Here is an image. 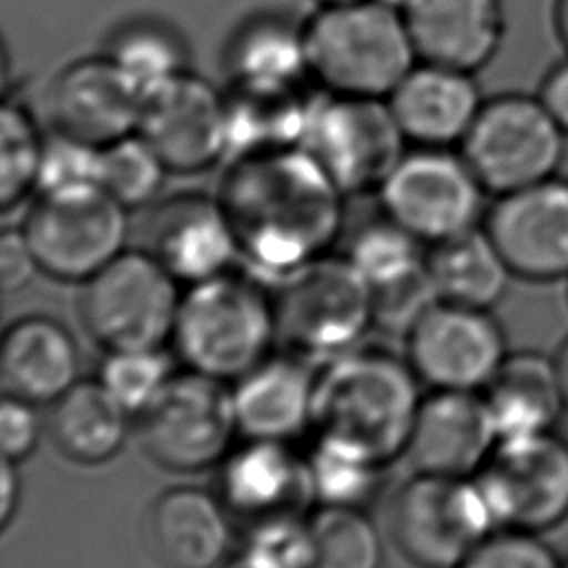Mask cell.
<instances>
[{
  "label": "cell",
  "instance_id": "52a82bcc",
  "mask_svg": "<svg viewBox=\"0 0 568 568\" xmlns=\"http://www.w3.org/2000/svg\"><path fill=\"white\" fill-rule=\"evenodd\" d=\"M388 524L397 550L417 568H459L499 530L475 477L430 473L397 488Z\"/></svg>",
  "mask_w": 568,
  "mask_h": 568
},
{
  "label": "cell",
  "instance_id": "ab89813d",
  "mask_svg": "<svg viewBox=\"0 0 568 568\" xmlns=\"http://www.w3.org/2000/svg\"><path fill=\"white\" fill-rule=\"evenodd\" d=\"M459 568H568V559L546 541V535L497 530Z\"/></svg>",
  "mask_w": 568,
  "mask_h": 568
},
{
  "label": "cell",
  "instance_id": "cb8c5ba5",
  "mask_svg": "<svg viewBox=\"0 0 568 568\" xmlns=\"http://www.w3.org/2000/svg\"><path fill=\"white\" fill-rule=\"evenodd\" d=\"M231 517L217 493L173 486L151 501L144 535L166 568H220L233 555Z\"/></svg>",
  "mask_w": 568,
  "mask_h": 568
},
{
  "label": "cell",
  "instance_id": "3957f363",
  "mask_svg": "<svg viewBox=\"0 0 568 568\" xmlns=\"http://www.w3.org/2000/svg\"><path fill=\"white\" fill-rule=\"evenodd\" d=\"M277 337L266 284L246 271H226L186 286L171 342L184 368L233 384L273 353Z\"/></svg>",
  "mask_w": 568,
  "mask_h": 568
},
{
  "label": "cell",
  "instance_id": "ac0fdd59",
  "mask_svg": "<svg viewBox=\"0 0 568 568\" xmlns=\"http://www.w3.org/2000/svg\"><path fill=\"white\" fill-rule=\"evenodd\" d=\"M495 446L497 430L481 393L428 390L404 457L415 473L475 477Z\"/></svg>",
  "mask_w": 568,
  "mask_h": 568
},
{
  "label": "cell",
  "instance_id": "83f0119b",
  "mask_svg": "<svg viewBox=\"0 0 568 568\" xmlns=\"http://www.w3.org/2000/svg\"><path fill=\"white\" fill-rule=\"evenodd\" d=\"M426 268L444 302L493 311L515 280L484 226L426 246Z\"/></svg>",
  "mask_w": 568,
  "mask_h": 568
},
{
  "label": "cell",
  "instance_id": "277c9868",
  "mask_svg": "<svg viewBox=\"0 0 568 568\" xmlns=\"http://www.w3.org/2000/svg\"><path fill=\"white\" fill-rule=\"evenodd\" d=\"M302 29L308 73L328 93L386 100L417 62L402 11L382 0L320 7Z\"/></svg>",
  "mask_w": 568,
  "mask_h": 568
},
{
  "label": "cell",
  "instance_id": "f35d334b",
  "mask_svg": "<svg viewBox=\"0 0 568 568\" xmlns=\"http://www.w3.org/2000/svg\"><path fill=\"white\" fill-rule=\"evenodd\" d=\"M98 173L100 146L60 133L55 129L49 135H44V151L36 193L98 184Z\"/></svg>",
  "mask_w": 568,
  "mask_h": 568
},
{
  "label": "cell",
  "instance_id": "c3c4849f",
  "mask_svg": "<svg viewBox=\"0 0 568 568\" xmlns=\"http://www.w3.org/2000/svg\"><path fill=\"white\" fill-rule=\"evenodd\" d=\"M320 7H337V4H351V2H359V0H315Z\"/></svg>",
  "mask_w": 568,
  "mask_h": 568
},
{
  "label": "cell",
  "instance_id": "d4e9b609",
  "mask_svg": "<svg viewBox=\"0 0 568 568\" xmlns=\"http://www.w3.org/2000/svg\"><path fill=\"white\" fill-rule=\"evenodd\" d=\"M4 393L38 406L53 404L80 382V348L55 317L24 315L11 322L0 344Z\"/></svg>",
  "mask_w": 568,
  "mask_h": 568
},
{
  "label": "cell",
  "instance_id": "4dcf8cb0",
  "mask_svg": "<svg viewBox=\"0 0 568 568\" xmlns=\"http://www.w3.org/2000/svg\"><path fill=\"white\" fill-rule=\"evenodd\" d=\"M313 499L320 506H359L375 497L386 466L364 448L317 433L306 453Z\"/></svg>",
  "mask_w": 568,
  "mask_h": 568
},
{
  "label": "cell",
  "instance_id": "60d3db41",
  "mask_svg": "<svg viewBox=\"0 0 568 568\" xmlns=\"http://www.w3.org/2000/svg\"><path fill=\"white\" fill-rule=\"evenodd\" d=\"M44 433V422L38 404L4 393L0 402V450L2 459L24 462L38 446Z\"/></svg>",
  "mask_w": 568,
  "mask_h": 568
},
{
  "label": "cell",
  "instance_id": "4316f807",
  "mask_svg": "<svg viewBox=\"0 0 568 568\" xmlns=\"http://www.w3.org/2000/svg\"><path fill=\"white\" fill-rule=\"evenodd\" d=\"M133 417L93 379H80L51 404L49 430L73 464L100 466L122 453Z\"/></svg>",
  "mask_w": 568,
  "mask_h": 568
},
{
  "label": "cell",
  "instance_id": "2e32d148",
  "mask_svg": "<svg viewBox=\"0 0 568 568\" xmlns=\"http://www.w3.org/2000/svg\"><path fill=\"white\" fill-rule=\"evenodd\" d=\"M481 226L504 255L515 280L532 284L568 280L566 178L555 175L539 184L497 195Z\"/></svg>",
  "mask_w": 568,
  "mask_h": 568
},
{
  "label": "cell",
  "instance_id": "f6af8a7d",
  "mask_svg": "<svg viewBox=\"0 0 568 568\" xmlns=\"http://www.w3.org/2000/svg\"><path fill=\"white\" fill-rule=\"evenodd\" d=\"M552 362H555L564 406H566V413H568V335H564V339L557 344V348L552 353Z\"/></svg>",
  "mask_w": 568,
  "mask_h": 568
},
{
  "label": "cell",
  "instance_id": "681fc988",
  "mask_svg": "<svg viewBox=\"0 0 568 568\" xmlns=\"http://www.w3.org/2000/svg\"><path fill=\"white\" fill-rule=\"evenodd\" d=\"M566 284H568V280H566Z\"/></svg>",
  "mask_w": 568,
  "mask_h": 568
},
{
  "label": "cell",
  "instance_id": "e575fe53",
  "mask_svg": "<svg viewBox=\"0 0 568 568\" xmlns=\"http://www.w3.org/2000/svg\"><path fill=\"white\" fill-rule=\"evenodd\" d=\"M173 359L158 348L104 351L95 379L133 417L140 419L175 375Z\"/></svg>",
  "mask_w": 568,
  "mask_h": 568
},
{
  "label": "cell",
  "instance_id": "7a4b0ae2",
  "mask_svg": "<svg viewBox=\"0 0 568 568\" xmlns=\"http://www.w3.org/2000/svg\"><path fill=\"white\" fill-rule=\"evenodd\" d=\"M422 386L406 357L357 346L317 366L313 428L388 466L406 453Z\"/></svg>",
  "mask_w": 568,
  "mask_h": 568
},
{
  "label": "cell",
  "instance_id": "7dc6e473",
  "mask_svg": "<svg viewBox=\"0 0 568 568\" xmlns=\"http://www.w3.org/2000/svg\"><path fill=\"white\" fill-rule=\"evenodd\" d=\"M220 568H262V566H257L255 561H251L242 552H233Z\"/></svg>",
  "mask_w": 568,
  "mask_h": 568
},
{
  "label": "cell",
  "instance_id": "d590c367",
  "mask_svg": "<svg viewBox=\"0 0 568 568\" xmlns=\"http://www.w3.org/2000/svg\"><path fill=\"white\" fill-rule=\"evenodd\" d=\"M44 135L29 109L7 100L0 113V206L11 211L38 191Z\"/></svg>",
  "mask_w": 568,
  "mask_h": 568
},
{
  "label": "cell",
  "instance_id": "6da1fadb",
  "mask_svg": "<svg viewBox=\"0 0 568 568\" xmlns=\"http://www.w3.org/2000/svg\"><path fill=\"white\" fill-rule=\"evenodd\" d=\"M217 200L242 268L275 288L328 255L342 231L344 193L302 146L229 160Z\"/></svg>",
  "mask_w": 568,
  "mask_h": 568
},
{
  "label": "cell",
  "instance_id": "ffe728a7",
  "mask_svg": "<svg viewBox=\"0 0 568 568\" xmlns=\"http://www.w3.org/2000/svg\"><path fill=\"white\" fill-rule=\"evenodd\" d=\"M217 495L226 508L248 521L306 513L315 501L306 468L291 442L244 439L220 464Z\"/></svg>",
  "mask_w": 568,
  "mask_h": 568
},
{
  "label": "cell",
  "instance_id": "836d02e7",
  "mask_svg": "<svg viewBox=\"0 0 568 568\" xmlns=\"http://www.w3.org/2000/svg\"><path fill=\"white\" fill-rule=\"evenodd\" d=\"M426 244L386 215L359 226L346 248L348 262L362 273L371 291L397 284L426 266Z\"/></svg>",
  "mask_w": 568,
  "mask_h": 568
},
{
  "label": "cell",
  "instance_id": "ee69618b",
  "mask_svg": "<svg viewBox=\"0 0 568 568\" xmlns=\"http://www.w3.org/2000/svg\"><path fill=\"white\" fill-rule=\"evenodd\" d=\"M20 506V473L18 464L2 459L0 464V526L7 528Z\"/></svg>",
  "mask_w": 568,
  "mask_h": 568
},
{
  "label": "cell",
  "instance_id": "4fadbf2b",
  "mask_svg": "<svg viewBox=\"0 0 568 568\" xmlns=\"http://www.w3.org/2000/svg\"><path fill=\"white\" fill-rule=\"evenodd\" d=\"M475 479L499 530L546 535L568 521V439L559 430L497 442Z\"/></svg>",
  "mask_w": 568,
  "mask_h": 568
},
{
  "label": "cell",
  "instance_id": "ba28073f",
  "mask_svg": "<svg viewBox=\"0 0 568 568\" xmlns=\"http://www.w3.org/2000/svg\"><path fill=\"white\" fill-rule=\"evenodd\" d=\"M180 282L144 248L122 251L82 284L80 320L104 348H158L173 335Z\"/></svg>",
  "mask_w": 568,
  "mask_h": 568
},
{
  "label": "cell",
  "instance_id": "9c48e42d",
  "mask_svg": "<svg viewBox=\"0 0 568 568\" xmlns=\"http://www.w3.org/2000/svg\"><path fill=\"white\" fill-rule=\"evenodd\" d=\"M300 146L344 195L379 191L408 149L386 100L322 91L311 95Z\"/></svg>",
  "mask_w": 568,
  "mask_h": 568
},
{
  "label": "cell",
  "instance_id": "5b68a950",
  "mask_svg": "<svg viewBox=\"0 0 568 568\" xmlns=\"http://www.w3.org/2000/svg\"><path fill=\"white\" fill-rule=\"evenodd\" d=\"M277 335L315 366L359 346L375 326L373 291L346 255H324L277 286Z\"/></svg>",
  "mask_w": 568,
  "mask_h": 568
},
{
  "label": "cell",
  "instance_id": "f1b7e54d",
  "mask_svg": "<svg viewBox=\"0 0 568 568\" xmlns=\"http://www.w3.org/2000/svg\"><path fill=\"white\" fill-rule=\"evenodd\" d=\"M226 69L237 87L302 89L311 78L304 29L277 16L246 20L229 42Z\"/></svg>",
  "mask_w": 568,
  "mask_h": 568
},
{
  "label": "cell",
  "instance_id": "30bf717a",
  "mask_svg": "<svg viewBox=\"0 0 568 568\" xmlns=\"http://www.w3.org/2000/svg\"><path fill=\"white\" fill-rule=\"evenodd\" d=\"M488 191L453 149L413 146L377 191L382 213L433 246L484 224Z\"/></svg>",
  "mask_w": 568,
  "mask_h": 568
},
{
  "label": "cell",
  "instance_id": "74e56055",
  "mask_svg": "<svg viewBox=\"0 0 568 568\" xmlns=\"http://www.w3.org/2000/svg\"><path fill=\"white\" fill-rule=\"evenodd\" d=\"M237 552L262 568H311V519L306 513H291L251 521L246 539Z\"/></svg>",
  "mask_w": 568,
  "mask_h": 568
},
{
  "label": "cell",
  "instance_id": "1f68e13d",
  "mask_svg": "<svg viewBox=\"0 0 568 568\" xmlns=\"http://www.w3.org/2000/svg\"><path fill=\"white\" fill-rule=\"evenodd\" d=\"M106 55L140 91L142 100L189 69L180 36L155 20H135L118 29Z\"/></svg>",
  "mask_w": 568,
  "mask_h": 568
},
{
  "label": "cell",
  "instance_id": "9a60e30c",
  "mask_svg": "<svg viewBox=\"0 0 568 568\" xmlns=\"http://www.w3.org/2000/svg\"><path fill=\"white\" fill-rule=\"evenodd\" d=\"M138 133L169 173H202L229 155L226 93L186 69L142 100Z\"/></svg>",
  "mask_w": 568,
  "mask_h": 568
},
{
  "label": "cell",
  "instance_id": "5bb4252c",
  "mask_svg": "<svg viewBox=\"0 0 568 568\" xmlns=\"http://www.w3.org/2000/svg\"><path fill=\"white\" fill-rule=\"evenodd\" d=\"M404 337V357L428 390L481 393L510 353L493 311L444 300L428 306Z\"/></svg>",
  "mask_w": 568,
  "mask_h": 568
},
{
  "label": "cell",
  "instance_id": "603a6c76",
  "mask_svg": "<svg viewBox=\"0 0 568 568\" xmlns=\"http://www.w3.org/2000/svg\"><path fill=\"white\" fill-rule=\"evenodd\" d=\"M317 366L295 353H271L231 384L242 439L295 442L313 428Z\"/></svg>",
  "mask_w": 568,
  "mask_h": 568
},
{
  "label": "cell",
  "instance_id": "484cf974",
  "mask_svg": "<svg viewBox=\"0 0 568 568\" xmlns=\"http://www.w3.org/2000/svg\"><path fill=\"white\" fill-rule=\"evenodd\" d=\"M497 442L559 430L566 406L552 353L510 351L493 382L481 390Z\"/></svg>",
  "mask_w": 568,
  "mask_h": 568
},
{
  "label": "cell",
  "instance_id": "e0dca14e",
  "mask_svg": "<svg viewBox=\"0 0 568 568\" xmlns=\"http://www.w3.org/2000/svg\"><path fill=\"white\" fill-rule=\"evenodd\" d=\"M47 109L55 131L104 146L138 131L142 95L104 53L67 64L49 87Z\"/></svg>",
  "mask_w": 568,
  "mask_h": 568
},
{
  "label": "cell",
  "instance_id": "7402d4cb",
  "mask_svg": "<svg viewBox=\"0 0 568 568\" xmlns=\"http://www.w3.org/2000/svg\"><path fill=\"white\" fill-rule=\"evenodd\" d=\"M402 16L417 60L481 71L506 36L501 0H406Z\"/></svg>",
  "mask_w": 568,
  "mask_h": 568
},
{
  "label": "cell",
  "instance_id": "d6986e66",
  "mask_svg": "<svg viewBox=\"0 0 568 568\" xmlns=\"http://www.w3.org/2000/svg\"><path fill=\"white\" fill-rule=\"evenodd\" d=\"M146 251L186 286L240 264L237 240L217 195L186 193L158 206L146 229Z\"/></svg>",
  "mask_w": 568,
  "mask_h": 568
},
{
  "label": "cell",
  "instance_id": "8d00e7d4",
  "mask_svg": "<svg viewBox=\"0 0 568 568\" xmlns=\"http://www.w3.org/2000/svg\"><path fill=\"white\" fill-rule=\"evenodd\" d=\"M166 175V164L138 131L100 146L98 184L124 209L151 202Z\"/></svg>",
  "mask_w": 568,
  "mask_h": 568
},
{
  "label": "cell",
  "instance_id": "b9f144b4",
  "mask_svg": "<svg viewBox=\"0 0 568 568\" xmlns=\"http://www.w3.org/2000/svg\"><path fill=\"white\" fill-rule=\"evenodd\" d=\"M40 271L36 253L22 231L18 229H4L0 237V286L4 293L20 291L27 286L33 277V273Z\"/></svg>",
  "mask_w": 568,
  "mask_h": 568
},
{
  "label": "cell",
  "instance_id": "7bdbcfd3",
  "mask_svg": "<svg viewBox=\"0 0 568 568\" xmlns=\"http://www.w3.org/2000/svg\"><path fill=\"white\" fill-rule=\"evenodd\" d=\"M537 98L568 135V55L546 71Z\"/></svg>",
  "mask_w": 568,
  "mask_h": 568
},
{
  "label": "cell",
  "instance_id": "bcb514c9",
  "mask_svg": "<svg viewBox=\"0 0 568 568\" xmlns=\"http://www.w3.org/2000/svg\"><path fill=\"white\" fill-rule=\"evenodd\" d=\"M552 24L555 33L568 51V0H555L552 4Z\"/></svg>",
  "mask_w": 568,
  "mask_h": 568
},
{
  "label": "cell",
  "instance_id": "f546056e",
  "mask_svg": "<svg viewBox=\"0 0 568 568\" xmlns=\"http://www.w3.org/2000/svg\"><path fill=\"white\" fill-rule=\"evenodd\" d=\"M311 95L302 89L271 91L237 87L226 95L229 109V155L235 160L273 149L300 146Z\"/></svg>",
  "mask_w": 568,
  "mask_h": 568
},
{
  "label": "cell",
  "instance_id": "8fae6325",
  "mask_svg": "<svg viewBox=\"0 0 568 568\" xmlns=\"http://www.w3.org/2000/svg\"><path fill=\"white\" fill-rule=\"evenodd\" d=\"M126 211L102 186H75L36 193L22 231L40 273L84 284L126 251Z\"/></svg>",
  "mask_w": 568,
  "mask_h": 568
},
{
  "label": "cell",
  "instance_id": "8992f818",
  "mask_svg": "<svg viewBox=\"0 0 568 568\" xmlns=\"http://www.w3.org/2000/svg\"><path fill=\"white\" fill-rule=\"evenodd\" d=\"M566 142L537 93H501L484 100L459 153L497 197L559 175Z\"/></svg>",
  "mask_w": 568,
  "mask_h": 568
},
{
  "label": "cell",
  "instance_id": "d6a6232c",
  "mask_svg": "<svg viewBox=\"0 0 568 568\" xmlns=\"http://www.w3.org/2000/svg\"><path fill=\"white\" fill-rule=\"evenodd\" d=\"M311 519V568H382L384 544L375 521L359 506H317Z\"/></svg>",
  "mask_w": 568,
  "mask_h": 568
},
{
  "label": "cell",
  "instance_id": "7c38bea8",
  "mask_svg": "<svg viewBox=\"0 0 568 568\" xmlns=\"http://www.w3.org/2000/svg\"><path fill=\"white\" fill-rule=\"evenodd\" d=\"M142 446L162 468L197 473L220 466L240 437L233 393L222 379L178 371L140 417Z\"/></svg>",
  "mask_w": 568,
  "mask_h": 568
},
{
  "label": "cell",
  "instance_id": "44dd1931",
  "mask_svg": "<svg viewBox=\"0 0 568 568\" xmlns=\"http://www.w3.org/2000/svg\"><path fill=\"white\" fill-rule=\"evenodd\" d=\"M484 100L475 73L417 60L386 104L408 144L453 149L466 138Z\"/></svg>",
  "mask_w": 568,
  "mask_h": 568
}]
</instances>
